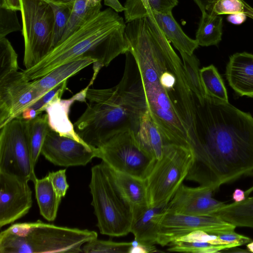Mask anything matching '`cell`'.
<instances>
[{"label": "cell", "mask_w": 253, "mask_h": 253, "mask_svg": "<svg viewBox=\"0 0 253 253\" xmlns=\"http://www.w3.org/2000/svg\"><path fill=\"white\" fill-rule=\"evenodd\" d=\"M125 38L137 64L153 122L167 144L191 148L194 95L182 61L149 16L126 23Z\"/></svg>", "instance_id": "obj_1"}, {"label": "cell", "mask_w": 253, "mask_h": 253, "mask_svg": "<svg viewBox=\"0 0 253 253\" xmlns=\"http://www.w3.org/2000/svg\"><path fill=\"white\" fill-rule=\"evenodd\" d=\"M193 95V160L185 179L215 191L253 173L252 116L208 94Z\"/></svg>", "instance_id": "obj_2"}, {"label": "cell", "mask_w": 253, "mask_h": 253, "mask_svg": "<svg viewBox=\"0 0 253 253\" xmlns=\"http://www.w3.org/2000/svg\"><path fill=\"white\" fill-rule=\"evenodd\" d=\"M122 79L106 89L88 88L87 107L74 124L80 137L96 148L116 133L126 129L135 132L148 111L140 74L129 52L126 53Z\"/></svg>", "instance_id": "obj_3"}, {"label": "cell", "mask_w": 253, "mask_h": 253, "mask_svg": "<svg viewBox=\"0 0 253 253\" xmlns=\"http://www.w3.org/2000/svg\"><path fill=\"white\" fill-rule=\"evenodd\" d=\"M126 27L123 18L110 7L93 13L37 64L23 71L25 79H38L63 64L79 59H91L102 67L108 66L128 51Z\"/></svg>", "instance_id": "obj_4"}, {"label": "cell", "mask_w": 253, "mask_h": 253, "mask_svg": "<svg viewBox=\"0 0 253 253\" xmlns=\"http://www.w3.org/2000/svg\"><path fill=\"white\" fill-rule=\"evenodd\" d=\"M88 229L59 226L41 220L12 224L0 233V253L83 252L82 246L97 238Z\"/></svg>", "instance_id": "obj_5"}, {"label": "cell", "mask_w": 253, "mask_h": 253, "mask_svg": "<svg viewBox=\"0 0 253 253\" xmlns=\"http://www.w3.org/2000/svg\"><path fill=\"white\" fill-rule=\"evenodd\" d=\"M91 205L101 234L121 237L130 233L133 219L114 183L110 167L103 161L91 169Z\"/></svg>", "instance_id": "obj_6"}, {"label": "cell", "mask_w": 253, "mask_h": 253, "mask_svg": "<svg viewBox=\"0 0 253 253\" xmlns=\"http://www.w3.org/2000/svg\"><path fill=\"white\" fill-rule=\"evenodd\" d=\"M193 160L192 149L166 145L145 179L149 206L167 204L186 179Z\"/></svg>", "instance_id": "obj_7"}, {"label": "cell", "mask_w": 253, "mask_h": 253, "mask_svg": "<svg viewBox=\"0 0 253 253\" xmlns=\"http://www.w3.org/2000/svg\"><path fill=\"white\" fill-rule=\"evenodd\" d=\"M22 34L24 41V64L31 68L52 49L54 14L44 0H20Z\"/></svg>", "instance_id": "obj_8"}, {"label": "cell", "mask_w": 253, "mask_h": 253, "mask_svg": "<svg viewBox=\"0 0 253 253\" xmlns=\"http://www.w3.org/2000/svg\"><path fill=\"white\" fill-rule=\"evenodd\" d=\"M96 157L115 170L144 180L156 161L140 147L131 129L116 133L96 148Z\"/></svg>", "instance_id": "obj_9"}, {"label": "cell", "mask_w": 253, "mask_h": 253, "mask_svg": "<svg viewBox=\"0 0 253 253\" xmlns=\"http://www.w3.org/2000/svg\"><path fill=\"white\" fill-rule=\"evenodd\" d=\"M0 129V172L34 183L37 178L32 161L26 120L20 116Z\"/></svg>", "instance_id": "obj_10"}, {"label": "cell", "mask_w": 253, "mask_h": 253, "mask_svg": "<svg viewBox=\"0 0 253 253\" xmlns=\"http://www.w3.org/2000/svg\"><path fill=\"white\" fill-rule=\"evenodd\" d=\"M236 226L214 216H194L178 214L166 210L159 222L157 244L162 247L195 231L217 235L234 231Z\"/></svg>", "instance_id": "obj_11"}, {"label": "cell", "mask_w": 253, "mask_h": 253, "mask_svg": "<svg viewBox=\"0 0 253 253\" xmlns=\"http://www.w3.org/2000/svg\"><path fill=\"white\" fill-rule=\"evenodd\" d=\"M42 96L22 72H12L0 79V128L20 116Z\"/></svg>", "instance_id": "obj_12"}, {"label": "cell", "mask_w": 253, "mask_h": 253, "mask_svg": "<svg viewBox=\"0 0 253 253\" xmlns=\"http://www.w3.org/2000/svg\"><path fill=\"white\" fill-rule=\"evenodd\" d=\"M29 180L0 172V227L12 223L26 215L32 206Z\"/></svg>", "instance_id": "obj_13"}, {"label": "cell", "mask_w": 253, "mask_h": 253, "mask_svg": "<svg viewBox=\"0 0 253 253\" xmlns=\"http://www.w3.org/2000/svg\"><path fill=\"white\" fill-rule=\"evenodd\" d=\"M41 154L56 166H84L96 157V148L60 135L50 128L43 143Z\"/></svg>", "instance_id": "obj_14"}, {"label": "cell", "mask_w": 253, "mask_h": 253, "mask_svg": "<svg viewBox=\"0 0 253 253\" xmlns=\"http://www.w3.org/2000/svg\"><path fill=\"white\" fill-rule=\"evenodd\" d=\"M214 191L200 185L196 187L182 184L167 205V211L194 216H211L225 205L212 197Z\"/></svg>", "instance_id": "obj_15"}, {"label": "cell", "mask_w": 253, "mask_h": 253, "mask_svg": "<svg viewBox=\"0 0 253 253\" xmlns=\"http://www.w3.org/2000/svg\"><path fill=\"white\" fill-rule=\"evenodd\" d=\"M110 168L115 186L134 221L149 207L145 180Z\"/></svg>", "instance_id": "obj_16"}, {"label": "cell", "mask_w": 253, "mask_h": 253, "mask_svg": "<svg viewBox=\"0 0 253 253\" xmlns=\"http://www.w3.org/2000/svg\"><path fill=\"white\" fill-rule=\"evenodd\" d=\"M95 79L92 78L86 87L72 97L67 99L60 98L49 104L44 110L49 126L52 130L60 135L70 137L87 145L76 133L74 125L69 119V113L71 106L76 101L86 102L87 91Z\"/></svg>", "instance_id": "obj_17"}, {"label": "cell", "mask_w": 253, "mask_h": 253, "mask_svg": "<svg viewBox=\"0 0 253 253\" xmlns=\"http://www.w3.org/2000/svg\"><path fill=\"white\" fill-rule=\"evenodd\" d=\"M225 75L229 85L237 93L253 97V54L243 52L232 55Z\"/></svg>", "instance_id": "obj_18"}, {"label": "cell", "mask_w": 253, "mask_h": 253, "mask_svg": "<svg viewBox=\"0 0 253 253\" xmlns=\"http://www.w3.org/2000/svg\"><path fill=\"white\" fill-rule=\"evenodd\" d=\"M147 16L153 18L168 41L179 52L192 54L198 47L196 40L189 38L184 32L174 18L172 12L163 13L150 10L146 12L144 17Z\"/></svg>", "instance_id": "obj_19"}, {"label": "cell", "mask_w": 253, "mask_h": 253, "mask_svg": "<svg viewBox=\"0 0 253 253\" xmlns=\"http://www.w3.org/2000/svg\"><path fill=\"white\" fill-rule=\"evenodd\" d=\"M167 204L149 206L132 224L130 233L134 239L144 243L157 244L159 222Z\"/></svg>", "instance_id": "obj_20"}, {"label": "cell", "mask_w": 253, "mask_h": 253, "mask_svg": "<svg viewBox=\"0 0 253 253\" xmlns=\"http://www.w3.org/2000/svg\"><path fill=\"white\" fill-rule=\"evenodd\" d=\"M134 135L140 147L148 155L156 161L161 158L165 147L168 144L153 122L148 111L143 117Z\"/></svg>", "instance_id": "obj_21"}, {"label": "cell", "mask_w": 253, "mask_h": 253, "mask_svg": "<svg viewBox=\"0 0 253 253\" xmlns=\"http://www.w3.org/2000/svg\"><path fill=\"white\" fill-rule=\"evenodd\" d=\"M94 63V60L91 59H79L69 62L57 67L45 76L31 81L43 96L60 84Z\"/></svg>", "instance_id": "obj_22"}, {"label": "cell", "mask_w": 253, "mask_h": 253, "mask_svg": "<svg viewBox=\"0 0 253 253\" xmlns=\"http://www.w3.org/2000/svg\"><path fill=\"white\" fill-rule=\"evenodd\" d=\"M211 216L218 217L235 226L253 228V197L225 204Z\"/></svg>", "instance_id": "obj_23"}, {"label": "cell", "mask_w": 253, "mask_h": 253, "mask_svg": "<svg viewBox=\"0 0 253 253\" xmlns=\"http://www.w3.org/2000/svg\"><path fill=\"white\" fill-rule=\"evenodd\" d=\"M34 184L40 214L46 220L53 221L61 199L57 196L47 175L41 179L37 178Z\"/></svg>", "instance_id": "obj_24"}, {"label": "cell", "mask_w": 253, "mask_h": 253, "mask_svg": "<svg viewBox=\"0 0 253 253\" xmlns=\"http://www.w3.org/2000/svg\"><path fill=\"white\" fill-rule=\"evenodd\" d=\"M178 3V0H126L124 5L125 22L144 17L150 10L172 12Z\"/></svg>", "instance_id": "obj_25"}, {"label": "cell", "mask_w": 253, "mask_h": 253, "mask_svg": "<svg viewBox=\"0 0 253 253\" xmlns=\"http://www.w3.org/2000/svg\"><path fill=\"white\" fill-rule=\"evenodd\" d=\"M222 17L220 15L202 12V16L196 33L195 40L199 46L216 45L221 41Z\"/></svg>", "instance_id": "obj_26"}, {"label": "cell", "mask_w": 253, "mask_h": 253, "mask_svg": "<svg viewBox=\"0 0 253 253\" xmlns=\"http://www.w3.org/2000/svg\"><path fill=\"white\" fill-rule=\"evenodd\" d=\"M50 128L46 114H40L34 119L26 120V129L30 144L32 164L35 168Z\"/></svg>", "instance_id": "obj_27"}, {"label": "cell", "mask_w": 253, "mask_h": 253, "mask_svg": "<svg viewBox=\"0 0 253 253\" xmlns=\"http://www.w3.org/2000/svg\"><path fill=\"white\" fill-rule=\"evenodd\" d=\"M169 246L167 251L170 252L215 253L240 245L237 243L213 245L207 242L192 240H174Z\"/></svg>", "instance_id": "obj_28"}, {"label": "cell", "mask_w": 253, "mask_h": 253, "mask_svg": "<svg viewBox=\"0 0 253 253\" xmlns=\"http://www.w3.org/2000/svg\"><path fill=\"white\" fill-rule=\"evenodd\" d=\"M200 76L207 94L214 98L229 102L223 81L213 65L200 69Z\"/></svg>", "instance_id": "obj_29"}, {"label": "cell", "mask_w": 253, "mask_h": 253, "mask_svg": "<svg viewBox=\"0 0 253 253\" xmlns=\"http://www.w3.org/2000/svg\"><path fill=\"white\" fill-rule=\"evenodd\" d=\"M44 0L50 5L54 14L52 50L61 41L67 27L74 1L72 2H63L54 0Z\"/></svg>", "instance_id": "obj_30"}, {"label": "cell", "mask_w": 253, "mask_h": 253, "mask_svg": "<svg viewBox=\"0 0 253 253\" xmlns=\"http://www.w3.org/2000/svg\"><path fill=\"white\" fill-rule=\"evenodd\" d=\"M183 65L185 77L191 91L199 97L206 96L207 94L204 87L200 76V61L194 54L179 52Z\"/></svg>", "instance_id": "obj_31"}, {"label": "cell", "mask_w": 253, "mask_h": 253, "mask_svg": "<svg viewBox=\"0 0 253 253\" xmlns=\"http://www.w3.org/2000/svg\"><path fill=\"white\" fill-rule=\"evenodd\" d=\"M101 7H89L86 0H74L67 27L59 43L77 31L91 15L100 11Z\"/></svg>", "instance_id": "obj_32"}, {"label": "cell", "mask_w": 253, "mask_h": 253, "mask_svg": "<svg viewBox=\"0 0 253 253\" xmlns=\"http://www.w3.org/2000/svg\"><path fill=\"white\" fill-rule=\"evenodd\" d=\"M206 11L218 15L241 13L253 19V8L244 0H212Z\"/></svg>", "instance_id": "obj_33"}, {"label": "cell", "mask_w": 253, "mask_h": 253, "mask_svg": "<svg viewBox=\"0 0 253 253\" xmlns=\"http://www.w3.org/2000/svg\"><path fill=\"white\" fill-rule=\"evenodd\" d=\"M131 242H116L97 238L85 244L82 247L85 253H128Z\"/></svg>", "instance_id": "obj_34"}, {"label": "cell", "mask_w": 253, "mask_h": 253, "mask_svg": "<svg viewBox=\"0 0 253 253\" xmlns=\"http://www.w3.org/2000/svg\"><path fill=\"white\" fill-rule=\"evenodd\" d=\"M17 57L8 40L5 37L0 39V79L18 71Z\"/></svg>", "instance_id": "obj_35"}, {"label": "cell", "mask_w": 253, "mask_h": 253, "mask_svg": "<svg viewBox=\"0 0 253 253\" xmlns=\"http://www.w3.org/2000/svg\"><path fill=\"white\" fill-rule=\"evenodd\" d=\"M21 29L16 11L0 8V39Z\"/></svg>", "instance_id": "obj_36"}, {"label": "cell", "mask_w": 253, "mask_h": 253, "mask_svg": "<svg viewBox=\"0 0 253 253\" xmlns=\"http://www.w3.org/2000/svg\"><path fill=\"white\" fill-rule=\"evenodd\" d=\"M67 89V80H66L46 92L29 108L34 109L40 115L49 104L61 98Z\"/></svg>", "instance_id": "obj_37"}, {"label": "cell", "mask_w": 253, "mask_h": 253, "mask_svg": "<svg viewBox=\"0 0 253 253\" xmlns=\"http://www.w3.org/2000/svg\"><path fill=\"white\" fill-rule=\"evenodd\" d=\"M66 169L48 172L47 175L50 180L57 196L61 199L65 196L69 188L67 182Z\"/></svg>", "instance_id": "obj_38"}, {"label": "cell", "mask_w": 253, "mask_h": 253, "mask_svg": "<svg viewBox=\"0 0 253 253\" xmlns=\"http://www.w3.org/2000/svg\"><path fill=\"white\" fill-rule=\"evenodd\" d=\"M216 235L221 241L226 244L237 243L242 246L252 241L249 237L239 234L234 231L225 232Z\"/></svg>", "instance_id": "obj_39"}, {"label": "cell", "mask_w": 253, "mask_h": 253, "mask_svg": "<svg viewBox=\"0 0 253 253\" xmlns=\"http://www.w3.org/2000/svg\"><path fill=\"white\" fill-rule=\"evenodd\" d=\"M131 242L128 253H148L160 252L154 245L140 242L135 239Z\"/></svg>", "instance_id": "obj_40"}, {"label": "cell", "mask_w": 253, "mask_h": 253, "mask_svg": "<svg viewBox=\"0 0 253 253\" xmlns=\"http://www.w3.org/2000/svg\"><path fill=\"white\" fill-rule=\"evenodd\" d=\"M0 8L14 11H21L20 0H0Z\"/></svg>", "instance_id": "obj_41"}, {"label": "cell", "mask_w": 253, "mask_h": 253, "mask_svg": "<svg viewBox=\"0 0 253 253\" xmlns=\"http://www.w3.org/2000/svg\"><path fill=\"white\" fill-rule=\"evenodd\" d=\"M247 15L244 13H235L229 14L227 17V20L235 25H240L243 23L246 20Z\"/></svg>", "instance_id": "obj_42"}, {"label": "cell", "mask_w": 253, "mask_h": 253, "mask_svg": "<svg viewBox=\"0 0 253 253\" xmlns=\"http://www.w3.org/2000/svg\"><path fill=\"white\" fill-rule=\"evenodd\" d=\"M39 115L36 110L31 108H28L22 113L21 116L24 120H31Z\"/></svg>", "instance_id": "obj_43"}, {"label": "cell", "mask_w": 253, "mask_h": 253, "mask_svg": "<svg viewBox=\"0 0 253 253\" xmlns=\"http://www.w3.org/2000/svg\"><path fill=\"white\" fill-rule=\"evenodd\" d=\"M246 198L245 191L241 189L237 188L233 193L232 199L234 201V202H241Z\"/></svg>", "instance_id": "obj_44"}, {"label": "cell", "mask_w": 253, "mask_h": 253, "mask_svg": "<svg viewBox=\"0 0 253 253\" xmlns=\"http://www.w3.org/2000/svg\"><path fill=\"white\" fill-rule=\"evenodd\" d=\"M212 0H194L202 12L206 11L207 6Z\"/></svg>", "instance_id": "obj_45"}, {"label": "cell", "mask_w": 253, "mask_h": 253, "mask_svg": "<svg viewBox=\"0 0 253 253\" xmlns=\"http://www.w3.org/2000/svg\"><path fill=\"white\" fill-rule=\"evenodd\" d=\"M101 1L102 0H86V3L89 7L93 8L102 6Z\"/></svg>", "instance_id": "obj_46"}, {"label": "cell", "mask_w": 253, "mask_h": 253, "mask_svg": "<svg viewBox=\"0 0 253 253\" xmlns=\"http://www.w3.org/2000/svg\"><path fill=\"white\" fill-rule=\"evenodd\" d=\"M247 248L250 252L253 253V241H251L248 243L247 245Z\"/></svg>", "instance_id": "obj_47"}, {"label": "cell", "mask_w": 253, "mask_h": 253, "mask_svg": "<svg viewBox=\"0 0 253 253\" xmlns=\"http://www.w3.org/2000/svg\"><path fill=\"white\" fill-rule=\"evenodd\" d=\"M252 192H253V185L251 187H250L249 189H247L246 191H245L246 197H248L250 194Z\"/></svg>", "instance_id": "obj_48"}, {"label": "cell", "mask_w": 253, "mask_h": 253, "mask_svg": "<svg viewBox=\"0 0 253 253\" xmlns=\"http://www.w3.org/2000/svg\"><path fill=\"white\" fill-rule=\"evenodd\" d=\"M54 0L63 2H72L74 1V0Z\"/></svg>", "instance_id": "obj_49"}]
</instances>
